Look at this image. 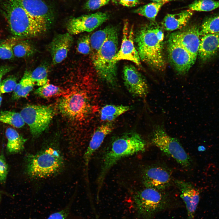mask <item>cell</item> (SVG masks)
Masks as SVG:
<instances>
[{"instance_id": "6", "label": "cell", "mask_w": 219, "mask_h": 219, "mask_svg": "<svg viewBox=\"0 0 219 219\" xmlns=\"http://www.w3.org/2000/svg\"><path fill=\"white\" fill-rule=\"evenodd\" d=\"M58 107L63 114L76 121L85 119L91 113L92 107L88 94L80 89L65 93L60 100Z\"/></svg>"}, {"instance_id": "8", "label": "cell", "mask_w": 219, "mask_h": 219, "mask_svg": "<svg viewBox=\"0 0 219 219\" xmlns=\"http://www.w3.org/2000/svg\"><path fill=\"white\" fill-rule=\"evenodd\" d=\"M151 140L154 144L181 165L187 167L190 165V158L183 148L176 139L168 134L162 126L155 127Z\"/></svg>"}, {"instance_id": "10", "label": "cell", "mask_w": 219, "mask_h": 219, "mask_svg": "<svg viewBox=\"0 0 219 219\" xmlns=\"http://www.w3.org/2000/svg\"><path fill=\"white\" fill-rule=\"evenodd\" d=\"M167 52L170 62L179 74L187 72L196 61L178 43L172 33L168 40Z\"/></svg>"}, {"instance_id": "38", "label": "cell", "mask_w": 219, "mask_h": 219, "mask_svg": "<svg viewBox=\"0 0 219 219\" xmlns=\"http://www.w3.org/2000/svg\"><path fill=\"white\" fill-rule=\"evenodd\" d=\"M70 207L68 206L60 211L53 213L46 219H66L69 214Z\"/></svg>"}, {"instance_id": "39", "label": "cell", "mask_w": 219, "mask_h": 219, "mask_svg": "<svg viewBox=\"0 0 219 219\" xmlns=\"http://www.w3.org/2000/svg\"><path fill=\"white\" fill-rule=\"evenodd\" d=\"M139 0H120L119 4L129 7H134L140 3Z\"/></svg>"}, {"instance_id": "26", "label": "cell", "mask_w": 219, "mask_h": 219, "mask_svg": "<svg viewBox=\"0 0 219 219\" xmlns=\"http://www.w3.org/2000/svg\"><path fill=\"white\" fill-rule=\"evenodd\" d=\"M165 4L156 2H150L136 9L134 12L154 22L160 9Z\"/></svg>"}, {"instance_id": "30", "label": "cell", "mask_w": 219, "mask_h": 219, "mask_svg": "<svg viewBox=\"0 0 219 219\" xmlns=\"http://www.w3.org/2000/svg\"><path fill=\"white\" fill-rule=\"evenodd\" d=\"M13 51L15 57H23L32 55L34 49L29 42L20 39L13 46Z\"/></svg>"}, {"instance_id": "23", "label": "cell", "mask_w": 219, "mask_h": 219, "mask_svg": "<svg viewBox=\"0 0 219 219\" xmlns=\"http://www.w3.org/2000/svg\"><path fill=\"white\" fill-rule=\"evenodd\" d=\"M109 26L94 33L90 36L91 56L95 54L111 33L116 28Z\"/></svg>"}, {"instance_id": "11", "label": "cell", "mask_w": 219, "mask_h": 219, "mask_svg": "<svg viewBox=\"0 0 219 219\" xmlns=\"http://www.w3.org/2000/svg\"><path fill=\"white\" fill-rule=\"evenodd\" d=\"M109 18L107 13L102 12L72 18L68 22L67 29L68 33L71 35L90 32L106 22Z\"/></svg>"}, {"instance_id": "13", "label": "cell", "mask_w": 219, "mask_h": 219, "mask_svg": "<svg viewBox=\"0 0 219 219\" xmlns=\"http://www.w3.org/2000/svg\"><path fill=\"white\" fill-rule=\"evenodd\" d=\"M123 78L125 86L133 96L145 97L149 92L148 83L143 76L135 67L131 64L124 66Z\"/></svg>"}, {"instance_id": "21", "label": "cell", "mask_w": 219, "mask_h": 219, "mask_svg": "<svg viewBox=\"0 0 219 219\" xmlns=\"http://www.w3.org/2000/svg\"><path fill=\"white\" fill-rule=\"evenodd\" d=\"M193 14V11L189 9L176 14H167L162 24L166 31H171L181 29L186 25Z\"/></svg>"}, {"instance_id": "2", "label": "cell", "mask_w": 219, "mask_h": 219, "mask_svg": "<svg viewBox=\"0 0 219 219\" xmlns=\"http://www.w3.org/2000/svg\"><path fill=\"white\" fill-rule=\"evenodd\" d=\"M145 142L138 133H126L112 142L103 156L99 175L97 179L98 190L99 191L108 172L122 158L144 151Z\"/></svg>"}, {"instance_id": "17", "label": "cell", "mask_w": 219, "mask_h": 219, "mask_svg": "<svg viewBox=\"0 0 219 219\" xmlns=\"http://www.w3.org/2000/svg\"><path fill=\"white\" fill-rule=\"evenodd\" d=\"M180 191V196L185 203L187 211V219H194L200 200L199 192L189 183L181 180L175 181Z\"/></svg>"}, {"instance_id": "15", "label": "cell", "mask_w": 219, "mask_h": 219, "mask_svg": "<svg viewBox=\"0 0 219 219\" xmlns=\"http://www.w3.org/2000/svg\"><path fill=\"white\" fill-rule=\"evenodd\" d=\"M178 43L196 60L200 43V29L193 25L182 30L172 33Z\"/></svg>"}, {"instance_id": "25", "label": "cell", "mask_w": 219, "mask_h": 219, "mask_svg": "<svg viewBox=\"0 0 219 219\" xmlns=\"http://www.w3.org/2000/svg\"><path fill=\"white\" fill-rule=\"evenodd\" d=\"M35 84L31 78L30 73L26 71L13 91L12 99L16 100L26 97L32 90Z\"/></svg>"}, {"instance_id": "5", "label": "cell", "mask_w": 219, "mask_h": 219, "mask_svg": "<svg viewBox=\"0 0 219 219\" xmlns=\"http://www.w3.org/2000/svg\"><path fill=\"white\" fill-rule=\"evenodd\" d=\"M26 171L30 177L44 178L58 172L63 166V159L56 148H49L35 154H29L26 158Z\"/></svg>"}, {"instance_id": "40", "label": "cell", "mask_w": 219, "mask_h": 219, "mask_svg": "<svg viewBox=\"0 0 219 219\" xmlns=\"http://www.w3.org/2000/svg\"><path fill=\"white\" fill-rule=\"evenodd\" d=\"M12 69V67L8 65H4L0 67V82L3 77Z\"/></svg>"}, {"instance_id": "19", "label": "cell", "mask_w": 219, "mask_h": 219, "mask_svg": "<svg viewBox=\"0 0 219 219\" xmlns=\"http://www.w3.org/2000/svg\"><path fill=\"white\" fill-rule=\"evenodd\" d=\"M113 129L112 124L107 122L98 127L95 130L84 156L85 165L87 167L94 153L100 147L105 138Z\"/></svg>"}, {"instance_id": "7", "label": "cell", "mask_w": 219, "mask_h": 219, "mask_svg": "<svg viewBox=\"0 0 219 219\" xmlns=\"http://www.w3.org/2000/svg\"><path fill=\"white\" fill-rule=\"evenodd\" d=\"M134 199L137 213L144 219H151L169 204L168 200L159 190L150 188L136 193Z\"/></svg>"}, {"instance_id": "28", "label": "cell", "mask_w": 219, "mask_h": 219, "mask_svg": "<svg viewBox=\"0 0 219 219\" xmlns=\"http://www.w3.org/2000/svg\"><path fill=\"white\" fill-rule=\"evenodd\" d=\"M219 33V13L206 18L200 29V36L209 33Z\"/></svg>"}, {"instance_id": "3", "label": "cell", "mask_w": 219, "mask_h": 219, "mask_svg": "<svg viewBox=\"0 0 219 219\" xmlns=\"http://www.w3.org/2000/svg\"><path fill=\"white\" fill-rule=\"evenodd\" d=\"M5 15L12 33L18 38L34 37L47 27L32 18L17 0H6Z\"/></svg>"}, {"instance_id": "22", "label": "cell", "mask_w": 219, "mask_h": 219, "mask_svg": "<svg viewBox=\"0 0 219 219\" xmlns=\"http://www.w3.org/2000/svg\"><path fill=\"white\" fill-rule=\"evenodd\" d=\"M7 139L6 150L9 154L17 153L23 151L26 141L15 129L9 127L5 133Z\"/></svg>"}, {"instance_id": "31", "label": "cell", "mask_w": 219, "mask_h": 219, "mask_svg": "<svg viewBox=\"0 0 219 219\" xmlns=\"http://www.w3.org/2000/svg\"><path fill=\"white\" fill-rule=\"evenodd\" d=\"M35 92L37 95L44 98L56 96L64 93L61 88L48 82L36 89Z\"/></svg>"}, {"instance_id": "16", "label": "cell", "mask_w": 219, "mask_h": 219, "mask_svg": "<svg viewBox=\"0 0 219 219\" xmlns=\"http://www.w3.org/2000/svg\"><path fill=\"white\" fill-rule=\"evenodd\" d=\"M142 178L144 184L146 188L158 190L167 187L171 179L170 174L167 169L157 165L150 166L145 169Z\"/></svg>"}, {"instance_id": "20", "label": "cell", "mask_w": 219, "mask_h": 219, "mask_svg": "<svg viewBox=\"0 0 219 219\" xmlns=\"http://www.w3.org/2000/svg\"><path fill=\"white\" fill-rule=\"evenodd\" d=\"M198 55L203 61H207L219 51V33H209L201 36Z\"/></svg>"}, {"instance_id": "32", "label": "cell", "mask_w": 219, "mask_h": 219, "mask_svg": "<svg viewBox=\"0 0 219 219\" xmlns=\"http://www.w3.org/2000/svg\"><path fill=\"white\" fill-rule=\"evenodd\" d=\"M20 39L12 37L5 40L0 44V59L3 60L11 59L14 57L13 47Z\"/></svg>"}, {"instance_id": "27", "label": "cell", "mask_w": 219, "mask_h": 219, "mask_svg": "<svg viewBox=\"0 0 219 219\" xmlns=\"http://www.w3.org/2000/svg\"><path fill=\"white\" fill-rule=\"evenodd\" d=\"M0 122L17 128L22 127L25 123L20 113L7 110L0 111Z\"/></svg>"}, {"instance_id": "9", "label": "cell", "mask_w": 219, "mask_h": 219, "mask_svg": "<svg viewBox=\"0 0 219 219\" xmlns=\"http://www.w3.org/2000/svg\"><path fill=\"white\" fill-rule=\"evenodd\" d=\"M20 113L32 135L36 137L48 127L53 118L54 111L50 106L30 105L23 108Z\"/></svg>"}, {"instance_id": "33", "label": "cell", "mask_w": 219, "mask_h": 219, "mask_svg": "<svg viewBox=\"0 0 219 219\" xmlns=\"http://www.w3.org/2000/svg\"><path fill=\"white\" fill-rule=\"evenodd\" d=\"M30 76L35 84L40 87L48 82L47 70L44 66H40L36 68L30 73Z\"/></svg>"}, {"instance_id": "18", "label": "cell", "mask_w": 219, "mask_h": 219, "mask_svg": "<svg viewBox=\"0 0 219 219\" xmlns=\"http://www.w3.org/2000/svg\"><path fill=\"white\" fill-rule=\"evenodd\" d=\"M73 41L72 35L68 33L55 36L49 45V50L54 64H59L66 57Z\"/></svg>"}, {"instance_id": "35", "label": "cell", "mask_w": 219, "mask_h": 219, "mask_svg": "<svg viewBox=\"0 0 219 219\" xmlns=\"http://www.w3.org/2000/svg\"><path fill=\"white\" fill-rule=\"evenodd\" d=\"M77 50L78 53L83 54L86 55L90 53L91 47L89 35H84L78 39Z\"/></svg>"}, {"instance_id": "37", "label": "cell", "mask_w": 219, "mask_h": 219, "mask_svg": "<svg viewBox=\"0 0 219 219\" xmlns=\"http://www.w3.org/2000/svg\"><path fill=\"white\" fill-rule=\"evenodd\" d=\"M8 167L3 153L0 154V183H4L6 181Z\"/></svg>"}, {"instance_id": "43", "label": "cell", "mask_w": 219, "mask_h": 219, "mask_svg": "<svg viewBox=\"0 0 219 219\" xmlns=\"http://www.w3.org/2000/svg\"><path fill=\"white\" fill-rule=\"evenodd\" d=\"M112 2L116 4H119L120 0H111Z\"/></svg>"}, {"instance_id": "4", "label": "cell", "mask_w": 219, "mask_h": 219, "mask_svg": "<svg viewBox=\"0 0 219 219\" xmlns=\"http://www.w3.org/2000/svg\"><path fill=\"white\" fill-rule=\"evenodd\" d=\"M118 31L116 28L109 35L98 51L91 57L98 75L112 86L117 83V63L114 58L118 51Z\"/></svg>"}, {"instance_id": "29", "label": "cell", "mask_w": 219, "mask_h": 219, "mask_svg": "<svg viewBox=\"0 0 219 219\" xmlns=\"http://www.w3.org/2000/svg\"><path fill=\"white\" fill-rule=\"evenodd\" d=\"M193 11L208 12L219 8V1L214 0H196L188 6Z\"/></svg>"}, {"instance_id": "36", "label": "cell", "mask_w": 219, "mask_h": 219, "mask_svg": "<svg viewBox=\"0 0 219 219\" xmlns=\"http://www.w3.org/2000/svg\"><path fill=\"white\" fill-rule=\"evenodd\" d=\"M110 0H88L84 5V9L93 11L107 4Z\"/></svg>"}, {"instance_id": "12", "label": "cell", "mask_w": 219, "mask_h": 219, "mask_svg": "<svg viewBox=\"0 0 219 219\" xmlns=\"http://www.w3.org/2000/svg\"><path fill=\"white\" fill-rule=\"evenodd\" d=\"M133 27L127 20L123 23V36L120 48L114 58L117 62L120 60H127L134 63L139 66L140 59L134 44Z\"/></svg>"}, {"instance_id": "44", "label": "cell", "mask_w": 219, "mask_h": 219, "mask_svg": "<svg viewBox=\"0 0 219 219\" xmlns=\"http://www.w3.org/2000/svg\"><path fill=\"white\" fill-rule=\"evenodd\" d=\"M2 94H1V93L0 92V106H1V103H2V95H1Z\"/></svg>"}, {"instance_id": "14", "label": "cell", "mask_w": 219, "mask_h": 219, "mask_svg": "<svg viewBox=\"0 0 219 219\" xmlns=\"http://www.w3.org/2000/svg\"><path fill=\"white\" fill-rule=\"evenodd\" d=\"M32 18L47 27L54 19L50 7L43 0H17Z\"/></svg>"}, {"instance_id": "34", "label": "cell", "mask_w": 219, "mask_h": 219, "mask_svg": "<svg viewBox=\"0 0 219 219\" xmlns=\"http://www.w3.org/2000/svg\"><path fill=\"white\" fill-rule=\"evenodd\" d=\"M17 84L16 78L15 76H8L0 82V92L4 94L13 92Z\"/></svg>"}, {"instance_id": "24", "label": "cell", "mask_w": 219, "mask_h": 219, "mask_svg": "<svg viewBox=\"0 0 219 219\" xmlns=\"http://www.w3.org/2000/svg\"><path fill=\"white\" fill-rule=\"evenodd\" d=\"M130 109V107L128 106L106 105L101 109L100 119L103 121L110 123Z\"/></svg>"}, {"instance_id": "42", "label": "cell", "mask_w": 219, "mask_h": 219, "mask_svg": "<svg viewBox=\"0 0 219 219\" xmlns=\"http://www.w3.org/2000/svg\"><path fill=\"white\" fill-rule=\"evenodd\" d=\"M198 149L200 151H204L205 149V148L203 146H200L198 148Z\"/></svg>"}, {"instance_id": "41", "label": "cell", "mask_w": 219, "mask_h": 219, "mask_svg": "<svg viewBox=\"0 0 219 219\" xmlns=\"http://www.w3.org/2000/svg\"><path fill=\"white\" fill-rule=\"evenodd\" d=\"M151 0L152 1H153V2H162V3H167V2H170V1L177 0Z\"/></svg>"}, {"instance_id": "45", "label": "cell", "mask_w": 219, "mask_h": 219, "mask_svg": "<svg viewBox=\"0 0 219 219\" xmlns=\"http://www.w3.org/2000/svg\"><path fill=\"white\" fill-rule=\"evenodd\" d=\"M2 192H1V191H0V194H1V193H2Z\"/></svg>"}, {"instance_id": "1", "label": "cell", "mask_w": 219, "mask_h": 219, "mask_svg": "<svg viewBox=\"0 0 219 219\" xmlns=\"http://www.w3.org/2000/svg\"><path fill=\"white\" fill-rule=\"evenodd\" d=\"M164 37L162 28L153 24L141 27L134 39L141 60L159 71L163 70L166 66Z\"/></svg>"}]
</instances>
